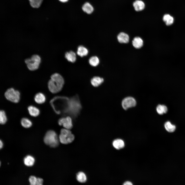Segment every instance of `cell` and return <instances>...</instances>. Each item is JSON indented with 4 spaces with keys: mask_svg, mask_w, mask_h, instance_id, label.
<instances>
[{
    "mask_svg": "<svg viewBox=\"0 0 185 185\" xmlns=\"http://www.w3.org/2000/svg\"><path fill=\"white\" fill-rule=\"evenodd\" d=\"M104 81L103 78L99 76H94L90 80L91 84L93 86L95 87L99 86Z\"/></svg>",
    "mask_w": 185,
    "mask_h": 185,
    "instance_id": "cell-10",
    "label": "cell"
},
{
    "mask_svg": "<svg viewBox=\"0 0 185 185\" xmlns=\"http://www.w3.org/2000/svg\"><path fill=\"white\" fill-rule=\"evenodd\" d=\"M24 62L28 69L33 71L37 69L41 62L40 56L37 54L32 55L30 57L26 59Z\"/></svg>",
    "mask_w": 185,
    "mask_h": 185,
    "instance_id": "cell-4",
    "label": "cell"
},
{
    "mask_svg": "<svg viewBox=\"0 0 185 185\" xmlns=\"http://www.w3.org/2000/svg\"><path fill=\"white\" fill-rule=\"evenodd\" d=\"M113 145L116 149L119 150L123 148L125 144L124 141L119 139H116L114 140L113 142Z\"/></svg>",
    "mask_w": 185,
    "mask_h": 185,
    "instance_id": "cell-19",
    "label": "cell"
},
{
    "mask_svg": "<svg viewBox=\"0 0 185 185\" xmlns=\"http://www.w3.org/2000/svg\"><path fill=\"white\" fill-rule=\"evenodd\" d=\"M88 53V49L82 45L79 46L77 49V53L80 56L82 57L87 55Z\"/></svg>",
    "mask_w": 185,
    "mask_h": 185,
    "instance_id": "cell-20",
    "label": "cell"
},
{
    "mask_svg": "<svg viewBox=\"0 0 185 185\" xmlns=\"http://www.w3.org/2000/svg\"><path fill=\"white\" fill-rule=\"evenodd\" d=\"M34 99L36 103L41 104L45 102L46 100V97L43 93L38 92L35 95Z\"/></svg>",
    "mask_w": 185,
    "mask_h": 185,
    "instance_id": "cell-11",
    "label": "cell"
},
{
    "mask_svg": "<svg viewBox=\"0 0 185 185\" xmlns=\"http://www.w3.org/2000/svg\"><path fill=\"white\" fill-rule=\"evenodd\" d=\"M168 110L167 107L164 105L159 104L156 107L157 112L160 115L166 113Z\"/></svg>",
    "mask_w": 185,
    "mask_h": 185,
    "instance_id": "cell-25",
    "label": "cell"
},
{
    "mask_svg": "<svg viewBox=\"0 0 185 185\" xmlns=\"http://www.w3.org/2000/svg\"><path fill=\"white\" fill-rule=\"evenodd\" d=\"M132 44L134 47L136 49H139L143 45V41L140 37H136L134 38Z\"/></svg>",
    "mask_w": 185,
    "mask_h": 185,
    "instance_id": "cell-16",
    "label": "cell"
},
{
    "mask_svg": "<svg viewBox=\"0 0 185 185\" xmlns=\"http://www.w3.org/2000/svg\"><path fill=\"white\" fill-rule=\"evenodd\" d=\"M21 123L23 127L26 128H29L32 125L31 121L26 118H22L21 120Z\"/></svg>",
    "mask_w": 185,
    "mask_h": 185,
    "instance_id": "cell-24",
    "label": "cell"
},
{
    "mask_svg": "<svg viewBox=\"0 0 185 185\" xmlns=\"http://www.w3.org/2000/svg\"><path fill=\"white\" fill-rule=\"evenodd\" d=\"M64 83V80L62 76L58 73H55L50 77L48 83V87L51 92L56 93L61 90Z\"/></svg>",
    "mask_w": 185,
    "mask_h": 185,
    "instance_id": "cell-2",
    "label": "cell"
},
{
    "mask_svg": "<svg viewBox=\"0 0 185 185\" xmlns=\"http://www.w3.org/2000/svg\"><path fill=\"white\" fill-rule=\"evenodd\" d=\"M163 20L167 26H170L172 25L174 21L173 17L168 14L164 15L163 17Z\"/></svg>",
    "mask_w": 185,
    "mask_h": 185,
    "instance_id": "cell-23",
    "label": "cell"
},
{
    "mask_svg": "<svg viewBox=\"0 0 185 185\" xmlns=\"http://www.w3.org/2000/svg\"><path fill=\"white\" fill-rule=\"evenodd\" d=\"M76 178L77 181L81 183H85L87 180L86 174L82 171L79 172L77 174Z\"/></svg>",
    "mask_w": 185,
    "mask_h": 185,
    "instance_id": "cell-21",
    "label": "cell"
},
{
    "mask_svg": "<svg viewBox=\"0 0 185 185\" xmlns=\"http://www.w3.org/2000/svg\"><path fill=\"white\" fill-rule=\"evenodd\" d=\"M7 117L5 111L3 110L0 111V123L1 124H5L7 121Z\"/></svg>",
    "mask_w": 185,
    "mask_h": 185,
    "instance_id": "cell-28",
    "label": "cell"
},
{
    "mask_svg": "<svg viewBox=\"0 0 185 185\" xmlns=\"http://www.w3.org/2000/svg\"><path fill=\"white\" fill-rule=\"evenodd\" d=\"M23 162L24 164L26 166H31L34 164L35 162V159L32 156L28 155L24 158Z\"/></svg>",
    "mask_w": 185,
    "mask_h": 185,
    "instance_id": "cell-14",
    "label": "cell"
},
{
    "mask_svg": "<svg viewBox=\"0 0 185 185\" xmlns=\"http://www.w3.org/2000/svg\"><path fill=\"white\" fill-rule=\"evenodd\" d=\"M133 5L135 10L137 11L143 10L145 6L144 3L142 1L139 0H136L134 2Z\"/></svg>",
    "mask_w": 185,
    "mask_h": 185,
    "instance_id": "cell-15",
    "label": "cell"
},
{
    "mask_svg": "<svg viewBox=\"0 0 185 185\" xmlns=\"http://www.w3.org/2000/svg\"><path fill=\"white\" fill-rule=\"evenodd\" d=\"M4 96L8 100L15 103L18 102L20 99V92L13 88L7 90L5 92Z\"/></svg>",
    "mask_w": 185,
    "mask_h": 185,
    "instance_id": "cell-6",
    "label": "cell"
},
{
    "mask_svg": "<svg viewBox=\"0 0 185 185\" xmlns=\"http://www.w3.org/2000/svg\"><path fill=\"white\" fill-rule=\"evenodd\" d=\"M118 42L121 43H127L129 41V38L128 34L124 32H121L117 36Z\"/></svg>",
    "mask_w": 185,
    "mask_h": 185,
    "instance_id": "cell-12",
    "label": "cell"
},
{
    "mask_svg": "<svg viewBox=\"0 0 185 185\" xmlns=\"http://www.w3.org/2000/svg\"><path fill=\"white\" fill-rule=\"evenodd\" d=\"M60 2H67L68 0H59Z\"/></svg>",
    "mask_w": 185,
    "mask_h": 185,
    "instance_id": "cell-31",
    "label": "cell"
},
{
    "mask_svg": "<svg viewBox=\"0 0 185 185\" xmlns=\"http://www.w3.org/2000/svg\"><path fill=\"white\" fill-rule=\"evenodd\" d=\"M135 99L131 97H126L124 98L122 102L123 108L126 110L129 108L135 107L136 105Z\"/></svg>",
    "mask_w": 185,
    "mask_h": 185,
    "instance_id": "cell-8",
    "label": "cell"
},
{
    "mask_svg": "<svg viewBox=\"0 0 185 185\" xmlns=\"http://www.w3.org/2000/svg\"><path fill=\"white\" fill-rule=\"evenodd\" d=\"M123 185H133V184L131 181H126L124 183Z\"/></svg>",
    "mask_w": 185,
    "mask_h": 185,
    "instance_id": "cell-29",
    "label": "cell"
},
{
    "mask_svg": "<svg viewBox=\"0 0 185 185\" xmlns=\"http://www.w3.org/2000/svg\"><path fill=\"white\" fill-rule=\"evenodd\" d=\"M27 110L29 114L33 117H37L39 115L40 113V111L39 109L32 105L29 106L27 107Z\"/></svg>",
    "mask_w": 185,
    "mask_h": 185,
    "instance_id": "cell-13",
    "label": "cell"
},
{
    "mask_svg": "<svg viewBox=\"0 0 185 185\" xmlns=\"http://www.w3.org/2000/svg\"><path fill=\"white\" fill-rule=\"evenodd\" d=\"M28 0L29 1H31V0Z\"/></svg>",
    "mask_w": 185,
    "mask_h": 185,
    "instance_id": "cell-32",
    "label": "cell"
},
{
    "mask_svg": "<svg viewBox=\"0 0 185 185\" xmlns=\"http://www.w3.org/2000/svg\"><path fill=\"white\" fill-rule=\"evenodd\" d=\"M65 57L69 61L73 63L76 59L75 53L72 51L67 52L65 54Z\"/></svg>",
    "mask_w": 185,
    "mask_h": 185,
    "instance_id": "cell-17",
    "label": "cell"
},
{
    "mask_svg": "<svg viewBox=\"0 0 185 185\" xmlns=\"http://www.w3.org/2000/svg\"><path fill=\"white\" fill-rule=\"evenodd\" d=\"M3 146V143L1 140L0 141V148L1 149L2 148Z\"/></svg>",
    "mask_w": 185,
    "mask_h": 185,
    "instance_id": "cell-30",
    "label": "cell"
},
{
    "mask_svg": "<svg viewBox=\"0 0 185 185\" xmlns=\"http://www.w3.org/2000/svg\"><path fill=\"white\" fill-rule=\"evenodd\" d=\"M43 1V0H31L29 2L32 7L38 8L41 6Z\"/></svg>",
    "mask_w": 185,
    "mask_h": 185,
    "instance_id": "cell-27",
    "label": "cell"
},
{
    "mask_svg": "<svg viewBox=\"0 0 185 185\" xmlns=\"http://www.w3.org/2000/svg\"><path fill=\"white\" fill-rule=\"evenodd\" d=\"M59 141L62 144H68L72 142L75 136L69 130L62 129L59 136Z\"/></svg>",
    "mask_w": 185,
    "mask_h": 185,
    "instance_id": "cell-5",
    "label": "cell"
},
{
    "mask_svg": "<svg viewBox=\"0 0 185 185\" xmlns=\"http://www.w3.org/2000/svg\"><path fill=\"white\" fill-rule=\"evenodd\" d=\"M69 98L63 96H57L53 98L50 103L55 112L58 114H66L69 107Z\"/></svg>",
    "mask_w": 185,
    "mask_h": 185,
    "instance_id": "cell-1",
    "label": "cell"
},
{
    "mask_svg": "<svg viewBox=\"0 0 185 185\" xmlns=\"http://www.w3.org/2000/svg\"><path fill=\"white\" fill-rule=\"evenodd\" d=\"M82 9L84 12L88 14H91L94 11L93 6L88 2H86L84 4Z\"/></svg>",
    "mask_w": 185,
    "mask_h": 185,
    "instance_id": "cell-22",
    "label": "cell"
},
{
    "mask_svg": "<svg viewBox=\"0 0 185 185\" xmlns=\"http://www.w3.org/2000/svg\"><path fill=\"white\" fill-rule=\"evenodd\" d=\"M43 141L47 145L51 147H55L59 144V139L57 133L54 131H48L44 137Z\"/></svg>",
    "mask_w": 185,
    "mask_h": 185,
    "instance_id": "cell-3",
    "label": "cell"
},
{
    "mask_svg": "<svg viewBox=\"0 0 185 185\" xmlns=\"http://www.w3.org/2000/svg\"><path fill=\"white\" fill-rule=\"evenodd\" d=\"M164 127L165 130L169 133H172L176 129L175 125L172 124L170 121L166 122L164 124Z\"/></svg>",
    "mask_w": 185,
    "mask_h": 185,
    "instance_id": "cell-18",
    "label": "cell"
},
{
    "mask_svg": "<svg viewBox=\"0 0 185 185\" xmlns=\"http://www.w3.org/2000/svg\"><path fill=\"white\" fill-rule=\"evenodd\" d=\"M89 64L93 67H96L98 65L99 60L98 58L96 56H94L90 57L89 60Z\"/></svg>",
    "mask_w": 185,
    "mask_h": 185,
    "instance_id": "cell-26",
    "label": "cell"
},
{
    "mask_svg": "<svg viewBox=\"0 0 185 185\" xmlns=\"http://www.w3.org/2000/svg\"><path fill=\"white\" fill-rule=\"evenodd\" d=\"M59 125L62 126L65 128L70 130L73 127V124L71 117L68 116L60 118L58 122Z\"/></svg>",
    "mask_w": 185,
    "mask_h": 185,
    "instance_id": "cell-7",
    "label": "cell"
},
{
    "mask_svg": "<svg viewBox=\"0 0 185 185\" xmlns=\"http://www.w3.org/2000/svg\"><path fill=\"white\" fill-rule=\"evenodd\" d=\"M29 181L30 185H43V179L41 178H37L33 175L30 177Z\"/></svg>",
    "mask_w": 185,
    "mask_h": 185,
    "instance_id": "cell-9",
    "label": "cell"
}]
</instances>
